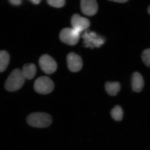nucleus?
<instances>
[{"instance_id": "nucleus-13", "label": "nucleus", "mask_w": 150, "mask_h": 150, "mask_svg": "<svg viewBox=\"0 0 150 150\" xmlns=\"http://www.w3.org/2000/svg\"><path fill=\"white\" fill-rule=\"evenodd\" d=\"M10 61L8 53L6 51H0V72L4 71L7 68Z\"/></svg>"}, {"instance_id": "nucleus-11", "label": "nucleus", "mask_w": 150, "mask_h": 150, "mask_svg": "<svg viewBox=\"0 0 150 150\" xmlns=\"http://www.w3.org/2000/svg\"><path fill=\"white\" fill-rule=\"evenodd\" d=\"M105 87L107 93L111 96L117 95L121 90V85L118 82H107Z\"/></svg>"}, {"instance_id": "nucleus-8", "label": "nucleus", "mask_w": 150, "mask_h": 150, "mask_svg": "<svg viewBox=\"0 0 150 150\" xmlns=\"http://www.w3.org/2000/svg\"><path fill=\"white\" fill-rule=\"evenodd\" d=\"M68 68L73 72H77L81 69L83 62L80 56L73 52L68 54L67 56Z\"/></svg>"}, {"instance_id": "nucleus-1", "label": "nucleus", "mask_w": 150, "mask_h": 150, "mask_svg": "<svg viewBox=\"0 0 150 150\" xmlns=\"http://www.w3.org/2000/svg\"><path fill=\"white\" fill-rule=\"evenodd\" d=\"M52 121L51 115L46 112H33L26 118L28 124L34 128H46L51 125Z\"/></svg>"}, {"instance_id": "nucleus-5", "label": "nucleus", "mask_w": 150, "mask_h": 150, "mask_svg": "<svg viewBox=\"0 0 150 150\" xmlns=\"http://www.w3.org/2000/svg\"><path fill=\"white\" fill-rule=\"evenodd\" d=\"M39 64L42 71L47 74H53L57 69L56 61L48 54H44L40 57Z\"/></svg>"}, {"instance_id": "nucleus-6", "label": "nucleus", "mask_w": 150, "mask_h": 150, "mask_svg": "<svg viewBox=\"0 0 150 150\" xmlns=\"http://www.w3.org/2000/svg\"><path fill=\"white\" fill-rule=\"evenodd\" d=\"M86 47L99 48L104 43V38L97 35L94 32L86 31L83 35Z\"/></svg>"}, {"instance_id": "nucleus-14", "label": "nucleus", "mask_w": 150, "mask_h": 150, "mask_svg": "<svg viewBox=\"0 0 150 150\" xmlns=\"http://www.w3.org/2000/svg\"><path fill=\"white\" fill-rule=\"evenodd\" d=\"M110 115L115 121H121L123 119V112L121 106L119 105L114 106L110 111Z\"/></svg>"}, {"instance_id": "nucleus-12", "label": "nucleus", "mask_w": 150, "mask_h": 150, "mask_svg": "<svg viewBox=\"0 0 150 150\" xmlns=\"http://www.w3.org/2000/svg\"><path fill=\"white\" fill-rule=\"evenodd\" d=\"M21 71L25 79L28 80L32 79L36 74V67L33 64H25L23 67Z\"/></svg>"}, {"instance_id": "nucleus-2", "label": "nucleus", "mask_w": 150, "mask_h": 150, "mask_svg": "<svg viewBox=\"0 0 150 150\" xmlns=\"http://www.w3.org/2000/svg\"><path fill=\"white\" fill-rule=\"evenodd\" d=\"M25 79L21 70L15 69L12 71L7 79L5 83V88L8 91H17L21 88Z\"/></svg>"}, {"instance_id": "nucleus-10", "label": "nucleus", "mask_w": 150, "mask_h": 150, "mask_svg": "<svg viewBox=\"0 0 150 150\" xmlns=\"http://www.w3.org/2000/svg\"><path fill=\"white\" fill-rule=\"evenodd\" d=\"M131 80L133 90L138 93L142 91L144 85L142 75L138 72H135L132 75Z\"/></svg>"}, {"instance_id": "nucleus-9", "label": "nucleus", "mask_w": 150, "mask_h": 150, "mask_svg": "<svg viewBox=\"0 0 150 150\" xmlns=\"http://www.w3.org/2000/svg\"><path fill=\"white\" fill-rule=\"evenodd\" d=\"M82 12L88 16H93L97 12L98 5L96 0H81Z\"/></svg>"}, {"instance_id": "nucleus-17", "label": "nucleus", "mask_w": 150, "mask_h": 150, "mask_svg": "<svg viewBox=\"0 0 150 150\" xmlns=\"http://www.w3.org/2000/svg\"><path fill=\"white\" fill-rule=\"evenodd\" d=\"M9 1L14 6H19L22 4V0H9Z\"/></svg>"}, {"instance_id": "nucleus-4", "label": "nucleus", "mask_w": 150, "mask_h": 150, "mask_svg": "<svg viewBox=\"0 0 150 150\" xmlns=\"http://www.w3.org/2000/svg\"><path fill=\"white\" fill-rule=\"evenodd\" d=\"M59 37L63 43L70 46H74L79 40L80 33L73 28H65L60 32Z\"/></svg>"}, {"instance_id": "nucleus-16", "label": "nucleus", "mask_w": 150, "mask_h": 150, "mask_svg": "<svg viewBox=\"0 0 150 150\" xmlns=\"http://www.w3.org/2000/svg\"><path fill=\"white\" fill-rule=\"evenodd\" d=\"M49 5L57 8H60L64 6L66 4L65 0H47Z\"/></svg>"}, {"instance_id": "nucleus-20", "label": "nucleus", "mask_w": 150, "mask_h": 150, "mask_svg": "<svg viewBox=\"0 0 150 150\" xmlns=\"http://www.w3.org/2000/svg\"><path fill=\"white\" fill-rule=\"evenodd\" d=\"M148 13L150 14V5L149 6V7H148Z\"/></svg>"}, {"instance_id": "nucleus-7", "label": "nucleus", "mask_w": 150, "mask_h": 150, "mask_svg": "<svg viewBox=\"0 0 150 150\" xmlns=\"http://www.w3.org/2000/svg\"><path fill=\"white\" fill-rule=\"evenodd\" d=\"M71 23L73 29L79 33L88 28L91 24L88 19L77 13L74 14L72 17Z\"/></svg>"}, {"instance_id": "nucleus-15", "label": "nucleus", "mask_w": 150, "mask_h": 150, "mask_svg": "<svg viewBox=\"0 0 150 150\" xmlns=\"http://www.w3.org/2000/svg\"><path fill=\"white\" fill-rule=\"evenodd\" d=\"M142 61L146 66L150 67V48L145 49L142 54Z\"/></svg>"}, {"instance_id": "nucleus-3", "label": "nucleus", "mask_w": 150, "mask_h": 150, "mask_svg": "<svg viewBox=\"0 0 150 150\" xmlns=\"http://www.w3.org/2000/svg\"><path fill=\"white\" fill-rule=\"evenodd\" d=\"M54 87L53 81L47 76L40 77L34 82V90L40 94L46 95L51 93L54 90Z\"/></svg>"}, {"instance_id": "nucleus-18", "label": "nucleus", "mask_w": 150, "mask_h": 150, "mask_svg": "<svg viewBox=\"0 0 150 150\" xmlns=\"http://www.w3.org/2000/svg\"><path fill=\"white\" fill-rule=\"evenodd\" d=\"M108 1H110L115 2L124 3L127 2L129 0H108Z\"/></svg>"}, {"instance_id": "nucleus-19", "label": "nucleus", "mask_w": 150, "mask_h": 150, "mask_svg": "<svg viewBox=\"0 0 150 150\" xmlns=\"http://www.w3.org/2000/svg\"><path fill=\"white\" fill-rule=\"evenodd\" d=\"M29 1H30L33 4H38L40 3V1L41 0H29Z\"/></svg>"}]
</instances>
